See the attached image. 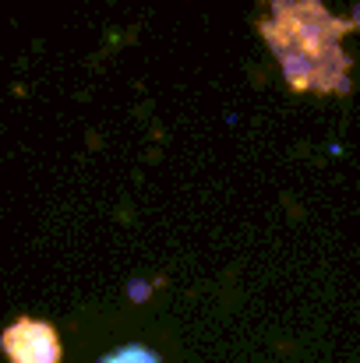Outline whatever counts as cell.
<instances>
[{
  "label": "cell",
  "mask_w": 360,
  "mask_h": 363,
  "mask_svg": "<svg viewBox=\"0 0 360 363\" xmlns=\"http://www.w3.org/2000/svg\"><path fill=\"white\" fill-rule=\"evenodd\" d=\"M268 18L258 21L268 50L276 53L283 78L293 92H350V57L343 35L360 25L357 18H336L322 0H272Z\"/></svg>",
  "instance_id": "cell-1"
},
{
  "label": "cell",
  "mask_w": 360,
  "mask_h": 363,
  "mask_svg": "<svg viewBox=\"0 0 360 363\" xmlns=\"http://www.w3.org/2000/svg\"><path fill=\"white\" fill-rule=\"evenodd\" d=\"M4 353L11 363H60V335L53 325L36 321V318H21L14 321L4 339H0Z\"/></svg>",
  "instance_id": "cell-2"
},
{
  "label": "cell",
  "mask_w": 360,
  "mask_h": 363,
  "mask_svg": "<svg viewBox=\"0 0 360 363\" xmlns=\"http://www.w3.org/2000/svg\"><path fill=\"white\" fill-rule=\"evenodd\" d=\"M103 363H159V360H156V353H148L145 346H124L117 353H110Z\"/></svg>",
  "instance_id": "cell-3"
}]
</instances>
